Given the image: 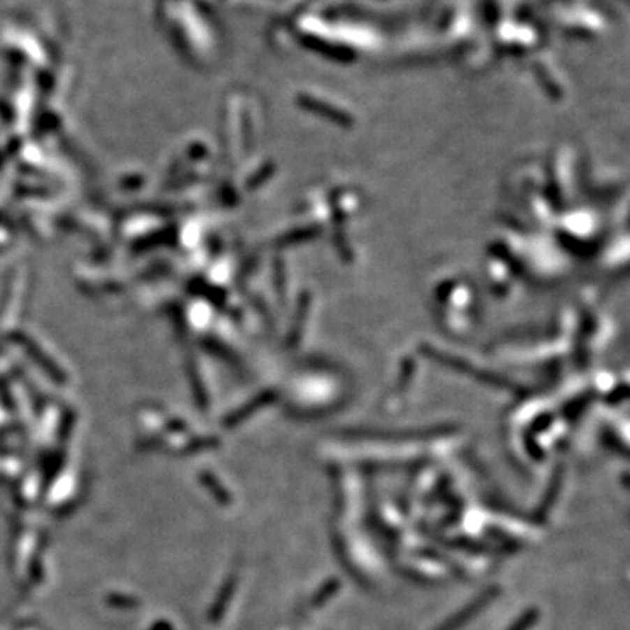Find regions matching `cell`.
Wrapping results in <instances>:
<instances>
[{
  "mask_svg": "<svg viewBox=\"0 0 630 630\" xmlns=\"http://www.w3.org/2000/svg\"><path fill=\"white\" fill-rule=\"evenodd\" d=\"M536 618H538V613L529 611L527 615H525L524 618H522L520 622L517 623V625H513V629H511V630H525L529 625H532V623L536 622Z\"/></svg>",
  "mask_w": 630,
  "mask_h": 630,
  "instance_id": "cell-1",
  "label": "cell"
}]
</instances>
